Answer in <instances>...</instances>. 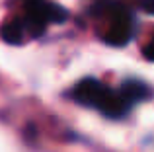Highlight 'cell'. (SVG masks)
Listing matches in <instances>:
<instances>
[{
	"mask_svg": "<svg viewBox=\"0 0 154 152\" xmlns=\"http://www.w3.org/2000/svg\"><path fill=\"white\" fill-rule=\"evenodd\" d=\"M105 90H107V86L102 84L100 80L84 78V80H80V82L70 90V98L74 99V102H78L80 105L98 109V105H100V102H102Z\"/></svg>",
	"mask_w": 154,
	"mask_h": 152,
	"instance_id": "3957f363",
	"label": "cell"
},
{
	"mask_svg": "<svg viewBox=\"0 0 154 152\" xmlns=\"http://www.w3.org/2000/svg\"><path fill=\"white\" fill-rule=\"evenodd\" d=\"M107 16H109V26H107V33H105V43L113 47H123L127 45L133 39V33H135V16L129 10L127 6L119 2H111L107 4Z\"/></svg>",
	"mask_w": 154,
	"mask_h": 152,
	"instance_id": "7a4b0ae2",
	"label": "cell"
},
{
	"mask_svg": "<svg viewBox=\"0 0 154 152\" xmlns=\"http://www.w3.org/2000/svg\"><path fill=\"white\" fill-rule=\"evenodd\" d=\"M144 59H146V61H154V35H152V39L150 41H148V45L144 47Z\"/></svg>",
	"mask_w": 154,
	"mask_h": 152,
	"instance_id": "52a82bcc",
	"label": "cell"
},
{
	"mask_svg": "<svg viewBox=\"0 0 154 152\" xmlns=\"http://www.w3.org/2000/svg\"><path fill=\"white\" fill-rule=\"evenodd\" d=\"M135 2H137V6H139L143 12L154 16V0H135Z\"/></svg>",
	"mask_w": 154,
	"mask_h": 152,
	"instance_id": "8992f818",
	"label": "cell"
},
{
	"mask_svg": "<svg viewBox=\"0 0 154 152\" xmlns=\"http://www.w3.org/2000/svg\"><path fill=\"white\" fill-rule=\"evenodd\" d=\"M2 39L6 43H10V45H18V43L23 41V37H26L27 33V27H26V22H23V18H16V20H10L8 23H4L2 26Z\"/></svg>",
	"mask_w": 154,
	"mask_h": 152,
	"instance_id": "277c9868",
	"label": "cell"
},
{
	"mask_svg": "<svg viewBox=\"0 0 154 152\" xmlns=\"http://www.w3.org/2000/svg\"><path fill=\"white\" fill-rule=\"evenodd\" d=\"M66 18L68 12L49 0H26L23 4V22L27 33H31L33 37L41 35L49 23H63Z\"/></svg>",
	"mask_w": 154,
	"mask_h": 152,
	"instance_id": "6da1fadb",
	"label": "cell"
},
{
	"mask_svg": "<svg viewBox=\"0 0 154 152\" xmlns=\"http://www.w3.org/2000/svg\"><path fill=\"white\" fill-rule=\"evenodd\" d=\"M119 92L129 99V103H131V105H133V103L143 102L144 98H148V96H150L148 86L144 82H140V80H125L123 86L119 88Z\"/></svg>",
	"mask_w": 154,
	"mask_h": 152,
	"instance_id": "5b68a950",
	"label": "cell"
}]
</instances>
